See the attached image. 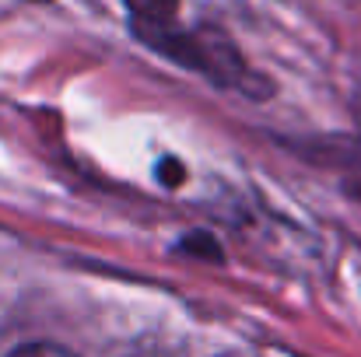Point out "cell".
Masks as SVG:
<instances>
[{
	"instance_id": "6da1fadb",
	"label": "cell",
	"mask_w": 361,
	"mask_h": 357,
	"mask_svg": "<svg viewBox=\"0 0 361 357\" xmlns=\"http://www.w3.org/2000/svg\"><path fill=\"white\" fill-rule=\"evenodd\" d=\"M140 42H147L154 53L207 74L218 84H245V63H242L239 49L232 46V39L218 28H183L179 21L144 35Z\"/></svg>"
},
{
	"instance_id": "7a4b0ae2",
	"label": "cell",
	"mask_w": 361,
	"mask_h": 357,
	"mask_svg": "<svg viewBox=\"0 0 361 357\" xmlns=\"http://www.w3.org/2000/svg\"><path fill=\"white\" fill-rule=\"evenodd\" d=\"M130 11V28L137 39L179 21V0H123Z\"/></svg>"
},
{
	"instance_id": "3957f363",
	"label": "cell",
	"mask_w": 361,
	"mask_h": 357,
	"mask_svg": "<svg viewBox=\"0 0 361 357\" xmlns=\"http://www.w3.org/2000/svg\"><path fill=\"white\" fill-rule=\"evenodd\" d=\"M11 357H74L67 347H56V344H28V347H18Z\"/></svg>"
}]
</instances>
